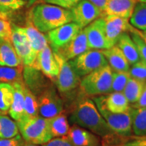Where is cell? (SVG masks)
<instances>
[{"label":"cell","mask_w":146,"mask_h":146,"mask_svg":"<svg viewBox=\"0 0 146 146\" xmlns=\"http://www.w3.org/2000/svg\"><path fill=\"white\" fill-rule=\"evenodd\" d=\"M25 143V141L20 134L8 139L0 138V146H24Z\"/></svg>","instance_id":"obj_39"},{"label":"cell","mask_w":146,"mask_h":146,"mask_svg":"<svg viewBox=\"0 0 146 146\" xmlns=\"http://www.w3.org/2000/svg\"><path fill=\"white\" fill-rule=\"evenodd\" d=\"M24 65L11 41H3L0 45V66L18 67Z\"/></svg>","instance_id":"obj_24"},{"label":"cell","mask_w":146,"mask_h":146,"mask_svg":"<svg viewBox=\"0 0 146 146\" xmlns=\"http://www.w3.org/2000/svg\"><path fill=\"white\" fill-rule=\"evenodd\" d=\"M103 104L106 109L112 113H124L130 109V103L121 92H112L108 96H103Z\"/></svg>","instance_id":"obj_22"},{"label":"cell","mask_w":146,"mask_h":146,"mask_svg":"<svg viewBox=\"0 0 146 146\" xmlns=\"http://www.w3.org/2000/svg\"><path fill=\"white\" fill-rule=\"evenodd\" d=\"M128 72L131 77L146 81V62L145 61L139 60L137 63L131 65Z\"/></svg>","instance_id":"obj_34"},{"label":"cell","mask_w":146,"mask_h":146,"mask_svg":"<svg viewBox=\"0 0 146 146\" xmlns=\"http://www.w3.org/2000/svg\"><path fill=\"white\" fill-rule=\"evenodd\" d=\"M26 33V35L29 38V41L31 46V56L33 63L36 60V58L38 53L42 51L44 48L49 46L47 37L40 32L36 27L32 24L30 21L27 22L26 26L24 27Z\"/></svg>","instance_id":"obj_18"},{"label":"cell","mask_w":146,"mask_h":146,"mask_svg":"<svg viewBox=\"0 0 146 146\" xmlns=\"http://www.w3.org/2000/svg\"><path fill=\"white\" fill-rule=\"evenodd\" d=\"M72 15V22L81 29L88 26L90 23L99 17H104L103 13L89 0H81L70 9Z\"/></svg>","instance_id":"obj_10"},{"label":"cell","mask_w":146,"mask_h":146,"mask_svg":"<svg viewBox=\"0 0 146 146\" xmlns=\"http://www.w3.org/2000/svg\"><path fill=\"white\" fill-rule=\"evenodd\" d=\"M31 67L39 70L47 78L55 82L58 73V64L54 56V53L53 52L50 46L44 48L42 51L38 53L36 60Z\"/></svg>","instance_id":"obj_13"},{"label":"cell","mask_w":146,"mask_h":146,"mask_svg":"<svg viewBox=\"0 0 146 146\" xmlns=\"http://www.w3.org/2000/svg\"><path fill=\"white\" fill-rule=\"evenodd\" d=\"M130 77L131 76L129 74V72H115V71H113L111 91L123 93L126 84Z\"/></svg>","instance_id":"obj_33"},{"label":"cell","mask_w":146,"mask_h":146,"mask_svg":"<svg viewBox=\"0 0 146 146\" xmlns=\"http://www.w3.org/2000/svg\"><path fill=\"white\" fill-rule=\"evenodd\" d=\"M59 146H74V145L72 144V142L70 141L69 138H68V136H63V141H62V143L60 144V145Z\"/></svg>","instance_id":"obj_45"},{"label":"cell","mask_w":146,"mask_h":146,"mask_svg":"<svg viewBox=\"0 0 146 146\" xmlns=\"http://www.w3.org/2000/svg\"><path fill=\"white\" fill-rule=\"evenodd\" d=\"M26 3V0H0V6L11 11L19 10Z\"/></svg>","instance_id":"obj_36"},{"label":"cell","mask_w":146,"mask_h":146,"mask_svg":"<svg viewBox=\"0 0 146 146\" xmlns=\"http://www.w3.org/2000/svg\"><path fill=\"white\" fill-rule=\"evenodd\" d=\"M20 134L16 122L8 116L0 114V138L8 139Z\"/></svg>","instance_id":"obj_30"},{"label":"cell","mask_w":146,"mask_h":146,"mask_svg":"<svg viewBox=\"0 0 146 146\" xmlns=\"http://www.w3.org/2000/svg\"><path fill=\"white\" fill-rule=\"evenodd\" d=\"M105 28L106 38L110 48L116 45L119 36L126 32H128L131 25L129 19L117 16H106Z\"/></svg>","instance_id":"obj_14"},{"label":"cell","mask_w":146,"mask_h":146,"mask_svg":"<svg viewBox=\"0 0 146 146\" xmlns=\"http://www.w3.org/2000/svg\"><path fill=\"white\" fill-rule=\"evenodd\" d=\"M89 50L87 36L82 29L77 35L63 49L57 52V54H61L67 60H72Z\"/></svg>","instance_id":"obj_17"},{"label":"cell","mask_w":146,"mask_h":146,"mask_svg":"<svg viewBox=\"0 0 146 146\" xmlns=\"http://www.w3.org/2000/svg\"><path fill=\"white\" fill-rule=\"evenodd\" d=\"M138 2H141V3H146V0H138Z\"/></svg>","instance_id":"obj_48"},{"label":"cell","mask_w":146,"mask_h":146,"mask_svg":"<svg viewBox=\"0 0 146 146\" xmlns=\"http://www.w3.org/2000/svg\"><path fill=\"white\" fill-rule=\"evenodd\" d=\"M36 1H37V0H27V2H28V4H29V5H33V4H34Z\"/></svg>","instance_id":"obj_46"},{"label":"cell","mask_w":146,"mask_h":146,"mask_svg":"<svg viewBox=\"0 0 146 146\" xmlns=\"http://www.w3.org/2000/svg\"><path fill=\"white\" fill-rule=\"evenodd\" d=\"M24 146H39L38 145H34V144H31V143H28V142H25Z\"/></svg>","instance_id":"obj_47"},{"label":"cell","mask_w":146,"mask_h":146,"mask_svg":"<svg viewBox=\"0 0 146 146\" xmlns=\"http://www.w3.org/2000/svg\"><path fill=\"white\" fill-rule=\"evenodd\" d=\"M83 29L87 36L89 50H102L109 49V43L106 34L104 17L98 18Z\"/></svg>","instance_id":"obj_11"},{"label":"cell","mask_w":146,"mask_h":146,"mask_svg":"<svg viewBox=\"0 0 146 146\" xmlns=\"http://www.w3.org/2000/svg\"><path fill=\"white\" fill-rule=\"evenodd\" d=\"M38 115L44 119H51L63 112V102L56 89L50 86L36 98Z\"/></svg>","instance_id":"obj_8"},{"label":"cell","mask_w":146,"mask_h":146,"mask_svg":"<svg viewBox=\"0 0 146 146\" xmlns=\"http://www.w3.org/2000/svg\"><path fill=\"white\" fill-rule=\"evenodd\" d=\"M26 1H27V0H26ZM27 3H28V2H27Z\"/></svg>","instance_id":"obj_50"},{"label":"cell","mask_w":146,"mask_h":146,"mask_svg":"<svg viewBox=\"0 0 146 146\" xmlns=\"http://www.w3.org/2000/svg\"><path fill=\"white\" fill-rule=\"evenodd\" d=\"M69 61L80 77H84L108 64L106 57L98 50H89Z\"/></svg>","instance_id":"obj_6"},{"label":"cell","mask_w":146,"mask_h":146,"mask_svg":"<svg viewBox=\"0 0 146 146\" xmlns=\"http://www.w3.org/2000/svg\"><path fill=\"white\" fill-rule=\"evenodd\" d=\"M131 107L135 108V109L141 108V107H146V85L144 90H143V92H142V94H141L139 100L136 102L135 104L131 105Z\"/></svg>","instance_id":"obj_41"},{"label":"cell","mask_w":146,"mask_h":146,"mask_svg":"<svg viewBox=\"0 0 146 146\" xmlns=\"http://www.w3.org/2000/svg\"><path fill=\"white\" fill-rule=\"evenodd\" d=\"M82 29L74 22L67 23L47 33V40L53 52L61 50Z\"/></svg>","instance_id":"obj_9"},{"label":"cell","mask_w":146,"mask_h":146,"mask_svg":"<svg viewBox=\"0 0 146 146\" xmlns=\"http://www.w3.org/2000/svg\"><path fill=\"white\" fill-rule=\"evenodd\" d=\"M16 124L25 142L39 145L46 143L53 138L48 119L40 116L22 118L16 122Z\"/></svg>","instance_id":"obj_3"},{"label":"cell","mask_w":146,"mask_h":146,"mask_svg":"<svg viewBox=\"0 0 146 146\" xmlns=\"http://www.w3.org/2000/svg\"><path fill=\"white\" fill-rule=\"evenodd\" d=\"M11 42L21 58L24 66H31L33 59L31 56V46L24 27L11 25Z\"/></svg>","instance_id":"obj_12"},{"label":"cell","mask_w":146,"mask_h":146,"mask_svg":"<svg viewBox=\"0 0 146 146\" xmlns=\"http://www.w3.org/2000/svg\"><path fill=\"white\" fill-rule=\"evenodd\" d=\"M54 56L58 64V73L55 80L58 90L63 94L71 92L80 84V77L76 72L69 60L57 53H54Z\"/></svg>","instance_id":"obj_7"},{"label":"cell","mask_w":146,"mask_h":146,"mask_svg":"<svg viewBox=\"0 0 146 146\" xmlns=\"http://www.w3.org/2000/svg\"><path fill=\"white\" fill-rule=\"evenodd\" d=\"M3 41H4V40H3L2 38H0V45H1V43L3 42Z\"/></svg>","instance_id":"obj_49"},{"label":"cell","mask_w":146,"mask_h":146,"mask_svg":"<svg viewBox=\"0 0 146 146\" xmlns=\"http://www.w3.org/2000/svg\"><path fill=\"white\" fill-rule=\"evenodd\" d=\"M14 88L12 84L0 83V113L4 115L10 109L13 100Z\"/></svg>","instance_id":"obj_31"},{"label":"cell","mask_w":146,"mask_h":146,"mask_svg":"<svg viewBox=\"0 0 146 146\" xmlns=\"http://www.w3.org/2000/svg\"><path fill=\"white\" fill-rule=\"evenodd\" d=\"M145 32H146V31H145Z\"/></svg>","instance_id":"obj_51"},{"label":"cell","mask_w":146,"mask_h":146,"mask_svg":"<svg viewBox=\"0 0 146 146\" xmlns=\"http://www.w3.org/2000/svg\"><path fill=\"white\" fill-rule=\"evenodd\" d=\"M132 27L141 31H146V3L138 2L135 6L132 14L129 18Z\"/></svg>","instance_id":"obj_29"},{"label":"cell","mask_w":146,"mask_h":146,"mask_svg":"<svg viewBox=\"0 0 146 146\" xmlns=\"http://www.w3.org/2000/svg\"><path fill=\"white\" fill-rule=\"evenodd\" d=\"M133 30H134L135 33H136L139 36H141V38H142V40L145 42V44H146V32L141 31V30H139V29H135L134 27H133Z\"/></svg>","instance_id":"obj_44"},{"label":"cell","mask_w":146,"mask_h":146,"mask_svg":"<svg viewBox=\"0 0 146 146\" xmlns=\"http://www.w3.org/2000/svg\"><path fill=\"white\" fill-rule=\"evenodd\" d=\"M116 46L121 50L130 65H133L141 60L137 48L128 32L123 33L119 36Z\"/></svg>","instance_id":"obj_23"},{"label":"cell","mask_w":146,"mask_h":146,"mask_svg":"<svg viewBox=\"0 0 146 146\" xmlns=\"http://www.w3.org/2000/svg\"><path fill=\"white\" fill-rule=\"evenodd\" d=\"M11 25L8 20L0 19V38L5 41H11Z\"/></svg>","instance_id":"obj_37"},{"label":"cell","mask_w":146,"mask_h":146,"mask_svg":"<svg viewBox=\"0 0 146 146\" xmlns=\"http://www.w3.org/2000/svg\"><path fill=\"white\" fill-rule=\"evenodd\" d=\"M89 1L92 3H94L97 7H98L101 11L103 13V16H105V9L107 3V0H89Z\"/></svg>","instance_id":"obj_42"},{"label":"cell","mask_w":146,"mask_h":146,"mask_svg":"<svg viewBox=\"0 0 146 146\" xmlns=\"http://www.w3.org/2000/svg\"><path fill=\"white\" fill-rule=\"evenodd\" d=\"M11 14H12V11L0 6V19L8 20V18L11 16Z\"/></svg>","instance_id":"obj_43"},{"label":"cell","mask_w":146,"mask_h":146,"mask_svg":"<svg viewBox=\"0 0 146 146\" xmlns=\"http://www.w3.org/2000/svg\"><path fill=\"white\" fill-rule=\"evenodd\" d=\"M72 124L86 128L97 136L104 137L114 133L100 114L93 100L84 98L76 104L70 115Z\"/></svg>","instance_id":"obj_1"},{"label":"cell","mask_w":146,"mask_h":146,"mask_svg":"<svg viewBox=\"0 0 146 146\" xmlns=\"http://www.w3.org/2000/svg\"><path fill=\"white\" fill-rule=\"evenodd\" d=\"M113 70L109 64L84 76L80 80V87L89 96H97L111 93Z\"/></svg>","instance_id":"obj_4"},{"label":"cell","mask_w":146,"mask_h":146,"mask_svg":"<svg viewBox=\"0 0 146 146\" xmlns=\"http://www.w3.org/2000/svg\"><path fill=\"white\" fill-rule=\"evenodd\" d=\"M23 78L25 84L36 97L51 86L50 82H48L46 76L42 72L31 66H24Z\"/></svg>","instance_id":"obj_15"},{"label":"cell","mask_w":146,"mask_h":146,"mask_svg":"<svg viewBox=\"0 0 146 146\" xmlns=\"http://www.w3.org/2000/svg\"><path fill=\"white\" fill-rule=\"evenodd\" d=\"M29 21L42 33H48L58 27L72 22L71 10L50 3L34 6L29 12Z\"/></svg>","instance_id":"obj_2"},{"label":"cell","mask_w":146,"mask_h":146,"mask_svg":"<svg viewBox=\"0 0 146 146\" xmlns=\"http://www.w3.org/2000/svg\"><path fill=\"white\" fill-rule=\"evenodd\" d=\"M38 115V104L36 97L25 85V110L23 118L36 117Z\"/></svg>","instance_id":"obj_32"},{"label":"cell","mask_w":146,"mask_h":146,"mask_svg":"<svg viewBox=\"0 0 146 146\" xmlns=\"http://www.w3.org/2000/svg\"><path fill=\"white\" fill-rule=\"evenodd\" d=\"M14 88L13 100L8 110L10 116L16 122L21 120L24 117L25 110V84L23 83L12 84Z\"/></svg>","instance_id":"obj_21"},{"label":"cell","mask_w":146,"mask_h":146,"mask_svg":"<svg viewBox=\"0 0 146 146\" xmlns=\"http://www.w3.org/2000/svg\"><path fill=\"white\" fill-rule=\"evenodd\" d=\"M128 33H130L131 36L132 41L134 42L135 45H136L137 50L139 52V55L141 58V60H143L146 62V44L145 42L142 40L141 36H139L135 31L133 30V27L131 25L129 29H128Z\"/></svg>","instance_id":"obj_35"},{"label":"cell","mask_w":146,"mask_h":146,"mask_svg":"<svg viewBox=\"0 0 146 146\" xmlns=\"http://www.w3.org/2000/svg\"><path fill=\"white\" fill-rule=\"evenodd\" d=\"M24 65L18 67H3L0 66V83H23Z\"/></svg>","instance_id":"obj_28"},{"label":"cell","mask_w":146,"mask_h":146,"mask_svg":"<svg viewBox=\"0 0 146 146\" xmlns=\"http://www.w3.org/2000/svg\"><path fill=\"white\" fill-rule=\"evenodd\" d=\"M0 114H1V113H0Z\"/></svg>","instance_id":"obj_52"},{"label":"cell","mask_w":146,"mask_h":146,"mask_svg":"<svg viewBox=\"0 0 146 146\" xmlns=\"http://www.w3.org/2000/svg\"><path fill=\"white\" fill-rule=\"evenodd\" d=\"M122 146H146V136H130Z\"/></svg>","instance_id":"obj_40"},{"label":"cell","mask_w":146,"mask_h":146,"mask_svg":"<svg viewBox=\"0 0 146 146\" xmlns=\"http://www.w3.org/2000/svg\"><path fill=\"white\" fill-rule=\"evenodd\" d=\"M131 118H132V132L135 136H146V107L141 108H132Z\"/></svg>","instance_id":"obj_27"},{"label":"cell","mask_w":146,"mask_h":146,"mask_svg":"<svg viewBox=\"0 0 146 146\" xmlns=\"http://www.w3.org/2000/svg\"><path fill=\"white\" fill-rule=\"evenodd\" d=\"M145 85L146 81L131 76L123 91V94L130 104H135L139 100Z\"/></svg>","instance_id":"obj_25"},{"label":"cell","mask_w":146,"mask_h":146,"mask_svg":"<svg viewBox=\"0 0 146 146\" xmlns=\"http://www.w3.org/2000/svg\"><path fill=\"white\" fill-rule=\"evenodd\" d=\"M94 103L107 125L115 133L123 136H130L132 133L131 110L124 113H112L106 109L103 104V96L94 98Z\"/></svg>","instance_id":"obj_5"},{"label":"cell","mask_w":146,"mask_h":146,"mask_svg":"<svg viewBox=\"0 0 146 146\" xmlns=\"http://www.w3.org/2000/svg\"><path fill=\"white\" fill-rule=\"evenodd\" d=\"M43 1L46 3L58 6L63 8L70 10L81 0H43Z\"/></svg>","instance_id":"obj_38"},{"label":"cell","mask_w":146,"mask_h":146,"mask_svg":"<svg viewBox=\"0 0 146 146\" xmlns=\"http://www.w3.org/2000/svg\"><path fill=\"white\" fill-rule=\"evenodd\" d=\"M69 140L74 146H99V136L84 127L73 124L68 135Z\"/></svg>","instance_id":"obj_16"},{"label":"cell","mask_w":146,"mask_h":146,"mask_svg":"<svg viewBox=\"0 0 146 146\" xmlns=\"http://www.w3.org/2000/svg\"><path fill=\"white\" fill-rule=\"evenodd\" d=\"M108 64L111 69L115 72H128L130 68V64L124 54L121 51L116 45L110 47L109 49H106L101 50Z\"/></svg>","instance_id":"obj_20"},{"label":"cell","mask_w":146,"mask_h":146,"mask_svg":"<svg viewBox=\"0 0 146 146\" xmlns=\"http://www.w3.org/2000/svg\"><path fill=\"white\" fill-rule=\"evenodd\" d=\"M138 0H107L106 16H117L129 19Z\"/></svg>","instance_id":"obj_19"},{"label":"cell","mask_w":146,"mask_h":146,"mask_svg":"<svg viewBox=\"0 0 146 146\" xmlns=\"http://www.w3.org/2000/svg\"><path fill=\"white\" fill-rule=\"evenodd\" d=\"M49 119L50 130L53 138L62 137L68 135L70 130V126L65 114L61 113Z\"/></svg>","instance_id":"obj_26"}]
</instances>
